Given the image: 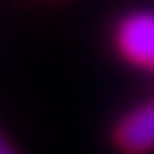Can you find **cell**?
<instances>
[{
  "instance_id": "1",
  "label": "cell",
  "mask_w": 154,
  "mask_h": 154,
  "mask_svg": "<svg viewBox=\"0 0 154 154\" xmlns=\"http://www.w3.org/2000/svg\"><path fill=\"white\" fill-rule=\"evenodd\" d=\"M113 48L127 65L154 75V11H130L113 28Z\"/></svg>"
},
{
  "instance_id": "2",
  "label": "cell",
  "mask_w": 154,
  "mask_h": 154,
  "mask_svg": "<svg viewBox=\"0 0 154 154\" xmlns=\"http://www.w3.org/2000/svg\"><path fill=\"white\" fill-rule=\"evenodd\" d=\"M113 144L120 154H151L154 151V96L127 110L113 127Z\"/></svg>"
},
{
  "instance_id": "3",
  "label": "cell",
  "mask_w": 154,
  "mask_h": 154,
  "mask_svg": "<svg viewBox=\"0 0 154 154\" xmlns=\"http://www.w3.org/2000/svg\"><path fill=\"white\" fill-rule=\"evenodd\" d=\"M0 154H17V147L7 140V134H4V130H0Z\"/></svg>"
}]
</instances>
